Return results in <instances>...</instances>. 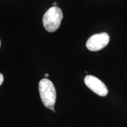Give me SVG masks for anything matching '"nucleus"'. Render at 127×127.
Listing matches in <instances>:
<instances>
[{
	"instance_id": "obj_1",
	"label": "nucleus",
	"mask_w": 127,
	"mask_h": 127,
	"mask_svg": "<svg viewBox=\"0 0 127 127\" xmlns=\"http://www.w3.org/2000/svg\"><path fill=\"white\" fill-rule=\"evenodd\" d=\"M39 92L41 99L45 107L55 112L54 106L56 102V90L53 83L47 78L39 81Z\"/></svg>"
},
{
	"instance_id": "obj_2",
	"label": "nucleus",
	"mask_w": 127,
	"mask_h": 127,
	"mask_svg": "<svg viewBox=\"0 0 127 127\" xmlns=\"http://www.w3.org/2000/svg\"><path fill=\"white\" fill-rule=\"evenodd\" d=\"M63 18V14L61 8L55 6L51 7L43 16L42 23L44 28L50 32H55L60 27Z\"/></svg>"
},
{
	"instance_id": "obj_3",
	"label": "nucleus",
	"mask_w": 127,
	"mask_h": 127,
	"mask_svg": "<svg viewBox=\"0 0 127 127\" xmlns=\"http://www.w3.org/2000/svg\"><path fill=\"white\" fill-rule=\"evenodd\" d=\"M109 42V35L101 32L92 35L87 41L86 47L91 51H98L105 47Z\"/></svg>"
},
{
	"instance_id": "obj_4",
	"label": "nucleus",
	"mask_w": 127,
	"mask_h": 127,
	"mask_svg": "<svg viewBox=\"0 0 127 127\" xmlns=\"http://www.w3.org/2000/svg\"><path fill=\"white\" fill-rule=\"evenodd\" d=\"M84 82L88 88L99 96H105L108 94L107 87L98 78L93 75H87L84 78Z\"/></svg>"
},
{
	"instance_id": "obj_5",
	"label": "nucleus",
	"mask_w": 127,
	"mask_h": 127,
	"mask_svg": "<svg viewBox=\"0 0 127 127\" xmlns=\"http://www.w3.org/2000/svg\"><path fill=\"white\" fill-rule=\"evenodd\" d=\"M3 81H4V77L2 74L0 73V85L2 84Z\"/></svg>"
},
{
	"instance_id": "obj_6",
	"label": "nucleus",
	"mask_w": 127,
	"mask_h": 127,
	"mask_svg": "<svg viewBox=\"0 0 127 127\" xmlns=\"http://www.w3.org/2000/svg\"><path fill=\"white\" fill-rule=\"evenodd\" d=\"M48 76H49V75L48 74H45V77H48Z\"/></svg>"
},
{
	"instance_id": "obj_7",
	"label": "nucleus",
	"mask_w": 127,
	"mask_h": 127,
	"mask_svg": "<svg viewBox=\"0 0 127 127\" xmlns=\"http://www.w3.org/2000/svg\"><path fill=\"white\" fill-rule=\"evenodd\" d=\"M53 5H55V7H57V3H56V2H54V3Z\"/></svg>"
},
{
	"instance_id": "obj_8",
	"label": "nucleus",
	"mask_w": 127,
	"mask_h": 127,
	"mask_svg": "<svg viewBox=\"0 0 127 127\" xmlns=\"http://www.w3.org/2000/svg\"><path fill=\"white\" fill-rule=\"evenodd\" d=\"M0 47H1V41H0Z\"/></svg>"
}]
</instances>
